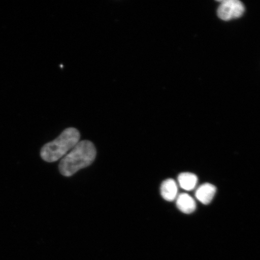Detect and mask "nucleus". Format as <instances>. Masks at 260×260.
<instances>
[{"instance_id": "nucleus-1", "label": "nucleus", "mask_w": 260, "mask_h": 260, "mask_svg": "<svg viewBox=\"0 0 260 260\" xmlns=\"http://www.w3.org/2000/svg\"><path fill=\"white\" fill-rule=\"evenodd\" d=\"M96 149L89 141H80L61 159L59 171L64 177H71L77 172L89 167L95 160Z\"/></svg>"}, {"instance_id": "nucleus-2", "label": "nucleus", "mask_w": 260, "mask_h": 260, "mask_svg": "<svg viewBox=\"0 0 260 260\" xmlns=\"http://www.w3.org/2000/svg\"><path fill=\"white\" fill-rule=\"evenodd\" d=\"M80 132L77 129L73 127L65 129L57 138L42 147V158L49 162L59 160L80 142Z\"/></svg>"}, {"instance_id": "nucleus-3", "label": "nucleus", "mask_w": 260, "mask_h": 260, "mask_svg": "<svg viewBox=\"0 0 260 260\" xmlns=\"http://www.w3.org/2000/svg\"><path fill=\"white\" fill-rule=\"evenodd\" d=\"M217 9V16L223 21L239 18L245 12V6L239 0H223Z\"/></svg>"}, {"instance_id": "nucleus-4", "label": "nucleus", "mask_w": 260, "mask_h": 260, "mask_svg": "<svg viewBox=\"0 0 260 260\" xmlns=\"http://www.w3.org/2000/svg\"><path fill=\"white\" fill-rule=\"evenodd\" d=\"M216 192L215 186L210 183H205L198 188L195 192V197L201 203L207 205L212 201Z\"/></svg>"}, {"instance_id": "nucleus-5", "label": "nucleus", "mask_w": 260, "mask_h": 260, "mask_svg": "<svg viewBox=\"0 0 260 260\" xmlns=\"http://www.w3.org/2000/svg\"><path fill=\"white\" fill-rule=\"evenodd\" d=\"M160 193L161 197L166 201L172 202L177 199L178 186L176 182L171 178L162 182L160 187Z\"/></svg>"}, {"instance_id": "nucleus-6", "label": "nucleus", "mask_w": 260, "mask_h": 260, "mask_svg": "<svg viewBox=\"0 0 260 260\" xmlns=\"http://www.w3.org/2000/svg\"><path fill=\"white\" fill-rule=\"evenodd\" d=\"M177 206L181 212L189 214L196 210L197 204L189 194L181 193L177 198Z\"/></svg>"}, {"instance_id": "nucleus-7", "label": "nucleus", "mask_w": 260, "mask_h": 260, "mask_svg": "<svg viewBox=\"0 0 260 260\" xmlns=\"http://www.w3.org/2000/svg\"><path fill=\"white\" fill-rule=\"evenodd\" d=\"M178 180L180 186L183 189L191 191L196 187L198 177L196 175L189 172H184L179 175Z\"/></svg>"}]
</instances>
